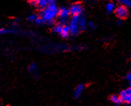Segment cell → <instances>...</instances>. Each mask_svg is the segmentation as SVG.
<instances>
[{
  "label": "cell",
  "instance_id": "11",
  "mask_svg": "<svg viewBox=\"0 0 131 106\" xmlns=\"http://www.w3.org/2000/svg\"><path fill=\"white\" fill-rule=\"evenodd\" d=\"M48 5V0H37V5L40 8H46Z\"/></svg>",
  "mask_w": 131,
  "mask_h": 106
},
{
  "label": "cell",
  "instance_id": "16",
  "mask_svg": "<svg viewBox=\"0 0 131 106\" xmlns=\"http://www.w3.org/2000/svg\"><path fill=\"white\" fill-rule=\"evenodd\" d=\"M126 80L128 82L130 87H131V72H128L127 75H126Z\"/></svg>",
  "mask_w": 131,
  "mask_h": 106
},
{
  "label": "cell",
  "instance_id": "10",
  "mask_svg": "<svg viewBox=\"0 0 131 106\" xmlns=\"http://www.w3.org/2000/svg\"><path fill=\"white\" fill-rule=\"evenodd\" d=\"M70 32V26L65 25L64 26H63L62 30V32L61 33H60V35H61L62 37H64V38H66V37H68V36L69 35Z\"/></svg>",
  "mask_w": 131,
  "mask_h": 106
},
{
  "label": "cell",
  "instance_id": "13",
  "mask_svg": "<svg viewBox=\"0 0 131 106\" xmlns=\"http://www.w3.org/2000/svg\"><path fill=\"white\" fill-rule=\"evenodd\" d=\"M63 26H62L60 24L57 25V26H55V28H53V32L56 33H59V34H60L62 32V30Z\"/></svg>",
  "mask_w": 131,
  "mask_h": 106
},
{
  "label": "cell",
  "instance_id": "8",
  "mask_svg": "<svg viewBox=\"0 0 131 106\" xmlns=\"http://www.w3.org/2000/svg\"><path fill=\"white\" fill-rule=\"evenodd\" d=\"M109 100L111 102L115 105L116 106H119L121 104H123V102L122 100V98H120L119 95H112L109 97Z\"/></svg>",
  "mask_w": 131,
  "mask_h": 106
},
{
  "label": "cell",
  "instance_id": "2",
  "mask_svg": "<svg viewBox=\"0 0 131 106\" xmlns=\"http://www.w3.org/2000/svg\"><path fill=\"white\" fill-rule=\"evenodd\" d=\"M79 19H80V16H73L71 21H70V33L73 35L77 34L79 31Z\"/></svg>",
  "mask_w": 131,
  "mask_h": 106
},
{
  "label": "cell",
  "instance_id": "4",
  "mask_svg": "<svg viewBox=\"0 0 131 106\" xmlns=\"http://www.w3.org/2000/svg\"><path fill=\"white\" fill-rule=\"evenodd\" d=\"M115 13L117 17L119 19H125L127 17L128 12L127 8L125 6H119L115 10Z\"/></svg>",
  "mask_w": 131,
  "mask_h": 106
},
{
  "label": "cell",
  "instance_id": "20",
  "mask_svg": "<svg viewBox=\"0 0 131 106\" xmlns=\"http://www.w3.org/2000/svg\"><path fill=\"white\" fill-rule=\"evenodd\" d=\"M29 3H30L31 5H37V0H29Z\"/></svg>",
  "mask_w": 131,
  "mask_h": 106
},
{
  "label": "cell",
  "instance_id": "9",
  "mask_svg": "<svg viewBox=\"0 0 131 106\" xmlns=\"http://www.w3.org/2000/svg\"><path fill=\"white\" fill-rule=\"evenodd\" d=\"M28 71L30 74L33 75H38V68H37V65L35 63H31L29 65L28 68Z\"/></svg>",
  "mask_w": 131,
  "mask_h": 106
},
{
  "label": "cell",
  "instance_id": "12",
  "mask_svg": "<svg viewBox=\"0 0 131 106\" xmlns=\"http://www.w3.org/2000/svg\"><path fill=\"white\" fill-rule=\"evenodd\" d=\"M79 26L80 29L83 30V29H85V26H86V21H85V18L83 17H80V19H79Z\"/></svg>",
  "mask_w": 131,
  "mask_h": 106
},
{
  "label": "cell",
  "instance_id": "1",
  "mask_svg": "<svg viewBox=\"0 0 131 106\" xmlns=\"http://www.w3.org/2000/svg\"><path fill=\"white\" fill-rule=\"evenodd\" d=\"M59 9L55 5H48L41 13V18L44 21L50 22L59 14Z\"/></svg>",
  "mask_w": 131,
  "mask_h": 106
},
{
  "label": "cell",
  "instance_id": "7",
  "mask_svg": "<svg viewBox=\"0 0 131 106\" xmlns=\"http://www.w3.org/2000/svg\"><path fill=\"white\" fill-rule=\"evenodd\" d=\"M70 12L68 9L66 8H62L59 10V16L60 17V20L62 22H64L67 18L68 17L69 15H70Z\"/></svg>",
  "mask_w": 131,
  "mask_h": 106
},
{
  "label": "cell",
  "instance_id": "14",
  "mask_svg": "<svg viewBox=\"0 0 131 106\" xmlns=\"http://www.w3.org/2000/svg\"><path fill=\"white\" fill-rule=\"evenodd\" d=\"M120 3L125 7H131V0H120Z\"/></svg>",
  "mask_w": 131,
  "mask_h": 106
},
{
  "label": "cell",
  "instance_id": "6",
  "mask_svg": "<svg viewBox=\"0 0 131 106\" xmlns=\"http://www.w3.org/2000/svg\"><path fill=\"white\" fill-rule=\"evenodd\" d=\"M82 11V7L81 5L79 4V3L73 5L70 10V13L73 16H79L80 14H81Z\"/></svg>",
  "mask_w": 131,
  "mask_h": 106
},
{
  "label": "cell",
  "instance_id": "22",
  "mask_svg": "<svg viewBox=\"0 0 131 106\" xmlns=\"http://www.w3.org/2000/svg\"><path fill=\"white\" fill-rule=\"evenodd\" d=\"M118 24H122V22H121V21H118Z\"/></svg>",
  "mask_w": 131,
  "mask_h": 106
},
{
  "label": "cell",
  "instance_id": "5",
  "mask_svg": "<svg viewBox=\"0 0 131 106\" xmlns=\"http://www.w3.org/2000/svg\"><path fill=\"white\" fill-rule=\"evenodd\" d=\"M85 85L83 84V83L79 84V85L77 86V87L75 88L73 92V97L75 99H77V98H80L81 97L84 89H85Z\"/></svg>",
  "mask_w": 131,
  "mask_h": 106
},
{
  "label": "cell",
  "instance_id": "18",
  "mask_svg": "<svg viewBox=\"0 0 131 106\" xmlns=\"http://www.w3.org/2000/svg\"><path fill=\"white\" fill-rule=\"evenodd\" d=\"M35 21H36V22L37 24H41L42 22H43L44 20L42 19V18H37Z\"/></svg>",
  "mask_w": 131,
  "mask_h": 106
},
{
  "label": "cell",
  "instance_id": "21",
  "mask_svg": "<svg viewBox=\"0 0 131 106\" xmlns=\"http://www.w3.org/2000/svg\"><path fill=\"white\" fill-rule=\"evenodd\" d=\"M48 5H55V0H48Z\"/></svg>",
  "mask_w": 131,
  "mask_h": 106
},
{
  "label": "cell",
  "instance_id": "23",
  "mask_svg": "<svg viewBox=\"0 0 131 106\" xmlns=\"http://www.w3.org/2000/svg\"><path fill=\"white\" fill-rule=\"evenodd\" d=\"M130 57H131V54H130Z\"/></svg>",
  "mask_w": 131,
  "mask_h": 106
},
{
  "label": "cell",
  "instance_id": "17",
  "mask_svg": "<svg viewBox=\"0 0 131 106\" xmlns=\"http://www.w3.org/2000/svg\"><path fill=\"white\" fill-rule=\"evenodd\" d=\"M88 25H89V28H90L91 29H94V28H95V27H96L95 24H94L93 23V22H89V24H88Z\"/></svg>",
  "mask_w": 131,
  "mask_h": 106
},
{
  "label": "cell",
  "instance_id": "3",
  "mask_svg": "<svg viewBox=\"0 0 131 106\" xmlns=\"http://www.w3.org/2000/svg\"><path fill=\"white\" fill-rule=\"evenodd\" d=\"M120 98L123 103L130 105L131 104V87L126 88V89L122 90L119 93Z\"/></svg>",
  "mask_w": 131,
  "mask_h": 106
},
{
  "label": "cell",
  "instance_id": "19",
  "mask_svg": "<svg viewBox=\"0 0 131 106\" xmlns=\"http://www.w3.org/2000/svg\"><path fill=\"white\" fill-rule=\"evenodd\" d=\"M36 17L35 15H31V16H30V17H28V20L30 21H36Z\"/></svg>",
  "mask_w": 131,
  "mask_h": 106
},
{
  "label": "cell",
  "instance_id": "15",
  "mask_svg": "<svg viewBox=\"0 0 131 106\" xmlns=\"http://www.w3.org/2000/svg\"><path fill=\"white\" fill-rule=\"evenodd\" d=\"M106 9L108 12H113V10L114 9V5L113 3H109L106 5Z\"/></svg>",
  "mask_w": 131,
  "mask_h": 106
}]
</instances>
